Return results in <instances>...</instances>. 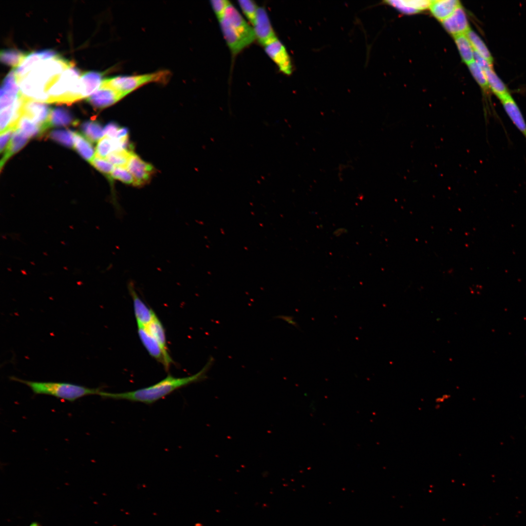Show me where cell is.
I'll list each match as a JSON object with an SVG mask.
<instances>
[{
  "label": "cell",
  "instance_id": "28",
  "mask_svg": "<svg viewBox=\"0 0 526 526\" xmlns=\"http://www.w3.org/2000/svg\"><path fill=\"white\" fill-rule=\"evenodd\" d=\"M454 38L464 62L468 65L474 61V50L466 35H459Z\"/></svg>",
  "mask_w": 526,
  "mask_h": 526
},
{
  "label": "cell",
  "instance_id": "42",
  "mask_svg": "<svg viewBox=\"0 0 526 526\" xmlns=\"http://www.w3.org/2000/svg\"><path fill=\"white\" fill-rule=\"evenodd\" d=\"M120 127L113 122L108 124L104 129V135L112 139H115Z\"/></svg>",
  "mask_w": 526,
  "mask_h": 526
},
{
  "label": "cell",
  "instance_id": "27",
  "mask_svg": "<svg viewBox=\"0 0 526 526\" xmlns=\"http://www.w3.org/2000/svg\"><path fill=\"white\" fill-rule=\"evenodd\" d=\"M80 128L83 134L92 142L99 141L104 137V129L97 121H85L81 124Z\"/></svg>",
  "mask_w": 526,
  "mask_h": 526
},
{
  "label": "cell",
  "instance_id": "11",
  "mask_svg": "<svg viewBox=\"0 0 526 526\" xmlns=\"http://www.w3.org/2000/svg\"><path fill=\"white\" fill-rule=\"evenodd\" d=\"M253 27L256 39L263 46L277 38L267 11L263 7H258Z\"/></svg>",
  "mask_w": 526,
  "mask_h": 526
},
{
  "label": "cell",
  "instance_id": "8",
  "mask_svg": "<svg viewBox=\"0 0 526 526\" xmlns=\"http://www.w3.org/2000/svg\"><path fill=\"white\" fill-rule=\"evenodd\" d=\"M248 46L256 39L253 27L245 20L236 8L230 3L224 16Z\"/></svg>",
  "mask_w": 526,
  "mask_h": 526
},
{
  "label": "cell",
  "instance_id": "16",
  "mask_svg": "<svg viewBox=\"0 0 526 526\" xmlns=\"http://www.w3.org/2000/svg\"><path fill=\"white\" fill-rule=\"evenodd\" d=\"M219 21L226 44L233 55L239 54L247 46L224 16Z\"/></svg>",
  "mask_w": 526,
  "mask_h": 526
},
{
  "label": "cell",
  "instance_id": "33",
  "mask_svg": "<svg viewBox=\"0 0 526 526\" xmlns=\"http://www.w3.org/2000/svg\"><path fill=\"white\" fill-rule=\"evenodd\" d=\"M468 67L472 75L480 87L484 90L488 91L489 88L485 71L475 61L469 64Z\"/></svg>",
  "mask_w": 526,
  "mask_h": 526
},
{
  "label": "cell",
  "instance_id": "35",
  "mask_svg": "<svg viewBox=\"0 0 526 526\" xmlns=\"http://www.w3.org/2000/svg\"><path fill=\"white\" fill-rule=\"evenodd\" d=\"M15 103L11 106L0 110V133L9 128L10 127L15 114Z\"/></svg>",
  "mask_w": 526,
  "mask_h": 526
},
{
  "label": "cell",
  "instance_id": "44",
  "mask_svg": "<svg viewBox=\"0 0 526 526\" xmlns=\"http://www.w3.org/2000/svg\"><path fill=\"white\" fill-rule=\"evenodd\" d=\"M278 318L288 322L289 324L295 326L297 328H299V325L298 323L293 320V317L290 316H280Z\"/></svg>",
  "mask_w": 526,
  "mask_h": 526
},
{
  "label": "cell",
  "instance_id": "26",
  "mask_svg": "<svg viewBox=\"0 0 526 526\" xmlns=\"http://www.w3.org/2000/svg\"><path fill=\"white\" fill-rule=\"evenodd\" d=\"M474 52L492 64L493 57L484 41L480 37L470 29L465 34Z\"/></svg>",
  "mask_w": 526,
  "mask_h": 526
},
{
  "label": "cell",
  "instance_id": "21",
  "mask_svg": "<svg viewBox=\"0 0 526 526\" xmlns=\"http://www.w3.org/2000/svg\"><path fill=\"white\" fill-rule=\"evenodd\" d=\"M26 135L18 129L14 132L12 136L4 150L3 156L0 161L1 169L7 160L20 150L27 143L29 140Z\"/></svg>",
  "mask_w": 526,
  "mask_h": 526
},
{
  "label": "cell",
  "instance_id": "34",
  "mask_svg": "<svg viewBox=\"0 0 526 526\" xmlns=\"http://www.w3.org/2000/svg\"><path fill=\"white\" fill-rule=\"evenodd\" d=\"M238 2L242 12L253 25L258 6L254 1L251 0H239Z\"/></svg>",
  "mask_w": 526,
  "mask_h": 526
},
{
  "label": "cell",
  "instance_id": "38",
  "mask_svg": "<svg viewBox=\"0 0 526 526\" xmlns=\"http://www.w3.org/2000/svg\"><path fill=\"white\" fill-rule=\"evenodd\" d=\"M210 2L215 16L220 19L224 16L230 2L226 0H212Z\"/></svg>",
  "mask_w": 526,
  "mask_h": 526
},
{
  "label": "cell",
  "instance_id": "12",
  "mask_svg": "<svg viewBox=\"0 0 526 526\" xmlns=\"http://www.w3.org/2000/svg\"><path fill=\"white\" fill-rule=\"evenodd\" d=\"M128 289L132 298L137 325L147 326L157 317L155 313L139 297L133 281L129 282Z\"/></svg>",
  "mask_w": 526,
  "mask_h": 526
},
{
  "label": "cell",
  "instance_id": "29",
  "mask_svg": "<svg viewBox=\"0 0 526 526\" xmlns=\"http://www.w3.org/2000/svg\"><path fill=\"white\" fill-rule=\"evenodd\" d=\"M27 55L15 49H4L0 51V58L1 61L4 64L18 67Z\"/></svg>",
  "mask_w": 526,
  "mask_h": 526
},
{
  "label": "cell",
  "instance_id": "41",
  "mask_svg": "<svg viewBox=\"0 0 526 526\" xmlns=\"http://www.w3.org/2000/svg\"><path fill=\"white\" fill-rule=\"evenodd\" d=\"M16 129V128L13 127L9 128L0 133V149L1 152H2L6 149L8 145L7 143H9L8 141L11 139L12 134Z\"/></svg>",
  "mask_w": 526,
  "mask_h": 526
},
{
  "label": "cell",
  "instance_id": "25",
  "mask_svg": "<svg viewBox=\"0 0 526 526\" xmlns=\"http://www.w3.org/2000/svg\"><path fill=\"white\" fill-rule=\"evenodd\" d=\"M74 147L80 155L88 162L91 163L94 158L96 151L92 142L79 133H75Z\"/></svg>",
  "mask_w": 526,
  "mask_h": 526
},
{
  "label": "cell",
  "instance_id": "37",
  "mask_svg": "<svg viewBox=\"0 0 526 526\" xmlns=\"http://www.w3.org/2000/svg\"><path fill=\"white\" fill-rule=\"evenodd\" d=\"M95 169L104 174L110 180L112 179L111 174L114 168L113 165L104 158L95 157L91 162Z\"/></svg>",
  "mask_w": 526,
  "mask_h": 526
},
{
  "label": "cell",
  "instance_id": "9",
  "mask_svg": "<svg viewBox=\"0 0 526 526\" xmlns=\"http://www.w3.org/2000/svg\"><path fill=\"white\" fill-rule=\"evenodd\" d=\"M126 168L134 180V186H143L148 183L154 172L153 167L132 152Z\"/></svg>",
  "mask_w": 526,
  "mask_h": 526
},
{
  "label": "cell",
  "instance_id": "32",
  "mask_svg": "<svg viewBox=\"0 0 526 526\" xmlns=\"http://www.w3.org/2000/svg\"><path fill=\"white\" fill-rule=\"evenodd\" d=\"M132 152L126 150L115 151L108 155L106 160L115 167H126Z\"/></svg>",
  "mask_w": 526,
  "mask_h": 526
},
{
  "label": "cell",
  "instance_id": "10",
  "mask_svg": "<svg viewBox=\"0 0 526 526\" xmlns=\"http://www.w3.org/2000/svg\"><path fill=\"white\" fill-rule=\"evenodd\" d=\"M23 97L22 113L26 115L46 129L49 128L48 120L51 111L49 106L44 102Z\"/></svg>",
  "mask_w": 526,
  "mask_h": 526
},
{
  "label": "cell",
  "instance_id": "23",
  "mask_svg": "<svg viewBox=\"0 0 526 526\" xmlns=\"http://www.w3.org/2000/svg\"><path fill=\"white\" fill-rule=\"evenodd\" d=\"M16 129L28 138L39 137L46 129L37 124L26 115L22 113L16 125Z\"/></svg>",
  "mask_w": 526,
  "mask_h": 526
},
{
  "label": "cell",
  "instance_id": "19",
  "mask_svg": "<svg viewBox=\"0 0 526 526\" xmlns=\"http://www.w3.org/2000/svg\"><path fill=\"white\" fill-rule=\"evenodd\" d=\"M103 74L97 71L85 72L80 76V84L82 97H88L100 87L103 80Z\"/></svg>",
  "mask_w": 526,
  "mask_h": 526
},
{
  "label": "cell",
  "instance_id": "13",
  "mask_svg": "<svg viewBox=\"0 0 526 526\" xmlns=\"http://www.w3.org/2000/svg\"><path fill=\"white\" fill-rule=\"evenodd\" d=\"M442 22L446 30L454 37L465 34L470 29L466 14L461 5Z\"/></svg>",
  "mask_w": 526,
  "mask_h": 526
},
{
  "label": "cell",
  "instance_id": "2",
  "mask_svg": "<svg viewBox=\"0 0 526 526\" xmlns=\"http://www.w3.org/2000/svg\"><path fill=\"white\" fill-rule=\"evenodd\" d=\"M74 65L58 55L40 61L17 80L21 94L28 99L47 102V93L50 88L65 70Z\"/></svg>",
  "mask_w": 526,
  "mask_h": 526
},
{
  "label": "cell",
  "instance_id": "18",
  "mask_svg": "<svg viewBox=\"0 0 526 526\" xmlns=\"http://www.w3.org/2000/svg\"><path fill=\"white\" fill-rule=\"evenodd\" d=\"M500 101L509 118L526 139V121L515 100L510 94Z\"/></svg>",
  "mask_w": 526,
  "mask_h": 526
},
{
  "label": "cell",
  "instance_id": "6",
  "mask_svg": "<svg viewBox=\"0 0 526 526\" xmlns=\"http://www.w3.org/2000/svg\"><path fill=\"white\" fill-rule=\"evenodd\" d=\"M263 47L266 54L275 63L281 72L286 75L292 73L293 66L290 56L285 47L277 37Z\"/></svg>",
  "mask_w": 526,
  "mask_h": 526
},
{
  "label": "cell",
  "instance_id": "45",
  "mask_svg": "<svg viewBox=\"0 0 526 526\" xmlns=\"http://www.w3.org/2000/svg\"><path fill=\"white\" fill-rule=\"evenodd\" d=\"M29 526H41L38 522H33Z\"/></svg>",
  "mask_w": 526,
  "mask_h": 526
},
{
  "label": "cell",
  "instance_id": "31",
  "mask_svg": "<svg viewBox=\"0 0 526 526\" xmlns=\"http://www.w3.org/2000/svg\"><path fill=\"white\" fill-rule=\"evenodd\" d=\"M115 151L114 140L104 136L97 143L95 150V155L97 157L105 158L111 153Z\"/></svg>",
  "mask_w": 526,
  "mask_h": 526
},
{
  "label": "cell",
  "instance_id": "36",
  "mask_svg": "<svg viewBox=\"0 0 526 526\" xmlns=\"http://www.w3.org/2000/svg\"><path fill=\"white\" fill-rule=\"evenodd\" d=\"M112 179H117L128 185L134 186V180L126 167H114L112 174Z\"/></svg>",
  "mask_w": 526,
  "mask_h": 526
},
{
  "label": "cell",
  "instance_id": "1",
  "mask_svg": "<svg viewBox=\"0 0 526 526\" xmlns=\"http://www.w3.org/2000/svg\"><path fill=\"white\" fill-rule=\"evenodd\" d=\"M214 362V358L211 356L204 367L199 372L191 376L177 377L169 375L154 384L135 390L121 393L105 391L102 397L141 402L146 404H153L176 390L207 379V373Z\"/></svg>",
  "mask_w": 526,
  "mask_h": 526
},
{
  "label": "cell",
  "instance_id": "40",
  "mask_svg": "<svg viewBox=\"0 0 526 526\" xmlns=\"http://www.w3.org/2000/svg\"><path fill=\"white\" fill-rule=\"evenodd\" d=\"M409 7L419 12L430 8L432 0H404Z\"/></svg>",
  "mask_w": 526,
  "mask_h": 526
},
{
  "label": "cell",
  "instance_id": "4",
  "mask_svg": "<svg viewBox=\"0 0 526 526\" xmlns=\"http://www.w3.org/2000/svg\"><path fill=\"white\" fill-rule=\"evenodd\" d=\"M80 76L74 65L65 70L48 91L47 103L71 104L82 99Z\"/></svg>",
  "mask_w": 526,
  "mask_h": 526
},
{
  "label": "cell",
  "instance_id": "14",
  "mask_svg": "<svg viewBox=\"0 0 526 526\" xmlns=\"http://www.w3.org/2000/svg\"><path fill=\"white\" fill-rule=\"evenodd\" d=\"M57 55L55 51L51 50H44L27 54L15 71L17 81L27 74L40 61L51 59Z\"/></svg>",
  "mask_w": 526,
  "mask_h": 526
},
{
  "label": "cell",
  "instance_id": "3",
  "mask_svg": "<svg viewBox=\"0 0 526 526\" xmlns=\"http://www.w3.org/2000/svg\"><path fill=\"white\" fill-rule=\"evenodd\" d=\"M10 378L29 387L34 394L51 395L69 402H74L88 395L101 396L103 392L101 388H91L67 382L31 381L13 376Z\"/></svg>",
  "mask_w": 526,
  "mask_h": 526
},
{
  "label": "cell",
  "instance_id": "20",
  "mask_svg": "<svg viewBox=\"0 0 526 526\" xmlns=\"http://www.w3.org/2000/svg\"><path fill=\"white\" fill-rule=\"evenodd\" d=\"M460 6V2L457 0H432L430 8L432 15L442 21Z\"/></svg>",
  "mask_w": 526,
  "mask_h": 526
},
{
  "label": "cell",
  "instance_id": "22",
  "mask_svg": "<svg viewBox=\"0 0 526 526\" xmlns=\"http://www.w3.org/2000/svg\"><path fill=\"white\" fill-rule=\"evenodd\" d=\"M78 121L75 119L72 114L67 109L56 108L51 110L49 120V127L75 125Z\"/></svg>",
  "mask_w": 526,
  "mask_h": 526
},
{
  "label": "cell",
  "instance_id": "5",
  "mask_svg": "<svg viewBox=\"0 0 526 526\" xmlns=\"http://www.w3.org/2000/svg\"><path fill=\"white\" fill-rule=\"evenodd\" d=\"M170 76L171 73L169 71L160 70L142 75L116 76L104 79L103 82L128 95L133 91L150 83L165 84L169 80Z\"/></svg>",
  "mask_w": 526,
  "mask_h": 526
},
{
  "label": "cell",
  "instance_id": "39",
  "mask_svg": "<svg viewBox=\"0 0 526 526\" xmlns=\"http://www.w3.org/2000/svg\"><path fill=\"white\" fill-rule=\"evenodd\" d=\"M385 2L404 14H413L418 12L417 10L408 6L404 2V0H389L385 1Z\"/></svg>",
  "mask_w": 526,
  "mask_h": 526
},
{
  "label": "cell",
  "instance_id": "15",
  "mask_svg": "<svg viewBox=\"0 0 526 526\" xmlns=\"http://www.w3.org/2000/svg\"><path fill=\"white\" fill-rule=\"evenodd\" d=\"M137 325L139 338L149 355L164 365L165 357L160 345L149 331L146 326Z\"/></svg>",
  "mask_w": 526,
  "mask_h": 526
},
{
  "label": "cell",
  "instance_id": "30",
  "mask_svg": "<svg viewBox=\"0 0 526 526\" xmlns=\"http://www.w3.org/2000/svg\"><path fill=\"white\" fill-rule=\"evenodd\" d=\"M75 133L70 130H55L49 133V137L60 144L72 148L74 146Z\"/></svg>",
  "mask_w": 526,
  "mask_h": 526
},
{
  "label": "cell",
  "instance_id": "7",
  "mask_svg": "<svg viewBox=\"0 0 526 526\" xmlns=\"http://www.w3.org/2000/svg\"><path fill=\"white\" fill-rule=\"evenodd\" d=\"M126 95L106 84L103 80L99 88L87 97V101L94 108L102 109L113 105Z\"/></svg>",
  "mask_w": 526,
  "mask_h": 526
},
{
  "label": "cell",
  "instance_id": "17",
  "mask_svg": "<svg viewBox=\"0 0 526 526\" xmlns=\"http://www.w3.org/2000/svg\"><path fill=\"white\" fill-rule=\"evenodd\" d=\"M146 327L161 347L165 357L164 367L168 370L172 363V359L168 350L165 330L162 322L157 316Z\"/></svg>",
  "mask_w": 526,
  "mask_h": 526
},
{
  "label": "cell",
  "instance_id": "24",
  "mask_svg": "<svg viewBox=\"0 0 526 526\" xmlns=\"http://www.w3.org/2000/svg\"><path fill=\"white\" fill-rule=\"evenodd\" d=\"M489 88L500 100L510 95L506 85L497 75L493 68L484 71Z\"/></svg>",
  "mask_w": 526,
  "mask_h": 526
},
{
  "label": "cell",
  "instance_id": "43",
  "mask_svg": "<svg viewBox=\"0 0 526 526\" xmlns=\"http://www.w3.org/2000/svg\"><path fill=\"white\" fill-rule=\"evenodd\" d=\"M474 61L484 70L492 68V64L474 51Z\"/></svg>",
  "mask_w": 526,
  "mask_h": 526
}]
</instances>
